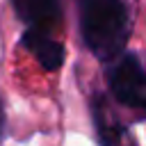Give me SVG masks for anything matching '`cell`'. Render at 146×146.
Wrapping results in <instances>:
<instances>
[{
    "label": "cell",
    "mask_w": 146,
    "mask_h": 146,
    "mask_svg": "<svg viewBox=\"0 0 146 146\" xmlns=\"http://www.w3.org/2000/svg\"><path fill=\"white\" fill-rule=\"evenodd\" d=\"M80 27L98 59H114L130 36L128 0H80Z\"/></svg>",
    "instance_id": "6da1fadb"
},
{
    "label": "cell",
    "mask_w": 146,
    "mask_h": 146,
    "mask_svg": "<svg viewBox=\"0 0 146 146\" xmlns=\"http://www.w3.org/2000/svg\"><path fill=\"white\" fill-rule=\"evenodd\" d=\"M110 89L132 110H146V71L135 55H123L110 71Z\"/></svg>",
    "instance_id": "7a4b0ae2"
},
{
    "label": "cell",
    "mask_w": 146,
    "mask_h": 146,
    "mask_svg": "<svg viewBox=\"0 0 146 146\" xmlns=\"http://www.w3.org/2000/svg\"><path fill=\"white\" fill-rule=\"evenodd\" d=\"M23 46L34 55V59L48 68V71H55L62 66L64 62V48L59 41H55L48 30H41V27H30L25 34H23Z\"/></svg>",
    "instance_id": "3957f363"
},
{
    "label": "cell",
    "mask_w": 146,
    "mask_h": 146,
    "mask_svg": "<svg viewBox=\"0 0 146 146\" xmlns=\"http://www.w3.org/2000/svg\"><path fill=\"white\" fill-rule=\"evenodd\" d=\"M18 18L30 27L50 30L59 21V5L57 0H11Z\"/></svg>",
    "instance_id": "277c9868"
},
{
    "label": "cell",
    "mask_w": 146,
    "mask_h": 146,
    "mask_svg": "<svg viewBox=\"0 0 146 146\" xmlns=\"http://www.w3.org/2000/svg\"><path fill=\"white\" fill-rule=\"evenodd\" d=\"M94 116H96V130H98V137H100V146H137L132 135L112 116V112L105 110L103 98L96 100Z\"/></svg>",
    "instance_id": "5b68a950"
},
{
    "label": "cell",
    "mask_w": 146,
    "mask_h": 146,
    "mask_svg": "<svg viewBox=\"0 0 146 146\" xmlns=\"http://www.w3.org/2000/svg\"><path fill=\"white\" fill-rule=\"evenodd\" d=\"M2 125H5V110H2V100H0V135H2Z\"/></svg>",
    "instance_id": "8992f818"
}]
</instances>
